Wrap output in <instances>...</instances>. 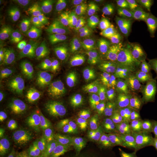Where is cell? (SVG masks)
<instances>
[{
    "label": "cell",
    "instance_id": "obj_1",
    "mask_svg": "<svg viewBox=\"0 0 157 157\" xmlns=\"http://www.w3.org/2000/svg\"><path fill=\"white\" fill-rule=\"evenodd\" d=\"M73 143L77 147L86 148L95 144L99 135L94 124L86 120L76 124L71 135Z\"/></svg>",
    "mask_w": 157,
    "mask_h": 157
},
{
    "label": "cell",
    "instance_id": "obj_2",
    "mask_svg": "<svg viewBox=\"0 0 157 157\" xmlns=\"http://www.w3.org/2000/svg\"><path fill=\"white\" fill-rule=\"evenodd\" d=\"M11 128L12 133L20 140L33 143L37 131V121L30 113H24L13 121Z\"/></svg>",
    "mask_w": 157,
    "mask_h": 157
},
{
    "label": "cell",
    "instance_id": "obj_3",
    "mask_svg": "<svg viewBox=\"0 0 157 157\" xmlns=\"http://www.w3.org/2000/svg\"><path fill=\"white\" fill-rule=\"evenodd\" d=\"M60 67L56 62L45 60L39 70L29 79L27 84V90L36 86H42L48 88L53 86V76Z\"/></svg>",
    "mask_w": 157,
    "mask_h": 157
},
{
    "label": "cell",
    "instance_id": "obj_4",
    "mask_svg": "<svg viewBox=\"0 0 157 157\" xmlns=\"http://www.w3.org/2000/svg\"><path fill=\"white\" fill-rule=\"evenodd\" d=\"M74 51L85 50L97 52L104 50L103 43L93 36L88 30H83L68 45Z\"/></svg>",
    "mask_w": 157,
    "mask_h": 157
},
{
    "label": "cell",
    "instance_id": "obj_5",
    "mask_svg": "<svg viewBox=\"0 0 157 157\" xmlns=\"http://www.w3.org/2000/svg\"><path fill=\"white\" fill-rule=\"evenodd\" d=\"M79 116V113L70 107L60 106L56 110L55 126L60 132H67L75 126Z\"/></svg>",
    "mask_w": 157,
    "mask_h": 157
},
{
    "label": "cell",
    "instance_id": "obj_6",
    "mask_svg": "<svg viewBox=\"0 0 157 157\" xmlns=\"http://www.w3.org/2000/svg\"><path fill=\"white\" fill-rule=\"evenodd\" d=\"M29 101L34 112L39 118L47 119L49 117L51 105L49 98L45 93L34 91L29 96Z\"/></svg>",
    "mask_w": 157,
    "mask_h": 157
},
{
    "label": "cell",
    "instance_id": "obj_7",
    "mask_svg": "<svg viewBox=\"0 0 157 157\" xmlns=\"http://www.w3.org/2000/svg\"><path fill=\"white\" fill-rule=\"evenodd\" d=\"M74 79V74L69 62L66 60L59 67L54 75L53 86L56 89L60 90L71 84Z\"/></svg>",
    "mask_w": 157,
    "mask_h": 157
},
{
    "label": "cell",
    "instance_id": "obj_8",
    "mask_svg": "<svg viewBox=\"0 0 157 157\" xmlns=\"http://www.w3.org/2000/svg\"><path fill=\"white\" fill-rule=\"evenodd\" d=\"M7 84L4 95L8 98H15L22 92L23 78L19 72L16 71L7 73Z\"/></svg>",
    "mask_w": 157,
    "mask_h": 157
},
{
    "label": "cell",
    "instance_id": "obj_9",
    "mask_svg": "<svg viewBox=\"0 0 157 157\" xmlns=\"http://www.w3.org/2000/svg\"><path fill=\"white\" fill-rule=\"evenodd\" d=\"M63 142L61 137L51 131H47L40 137L39 148L44 154L50 155L57 150Z\"/></svg>",
    "mask_w": 157,
    "mask_h": 157
},
{
    "label": "cell",
    "instance_id": "obj_10",
    "mask_svg": "<svg viewBox=\"0 0 157 157\" xmlns=\"http://www.w3.org/2000/svg\"><path fill=\"white\" fill-rule=\"evenodd\" d=\"M102 72L97 68L82 71L80 73L82 79L90 90L97 91L101 87L102 83Z\"/></svg>",
    "mask_w": 157,
    "mask_h": 157
},
{
    "label": "cell",
    "instance_id": "obj_11",
    "mask_svg": "<svg viewBox=\"0 0 157 157\" xmlns=\"http://www.w3.org/2000/svg\"><path fill=\"white\" fill-rule=\"evenodd\" d=\"M11 20L17 32L21 33L27 31L30 26V16L25 10L21 9L15 11L12 14Z\"/></svg>",
    "mask_w": 157,
    "mask_h": 157
},
{
    "label": "cell",
    "instance_id": "obj_12",
    "mask_svg": "<svg viewBox=\"0 0 157 157\" xmlns=\"http://www.w3.org/2000/svg\"><path fill=\"white\" fill-rule=\"evenodd\" d=\"M101 56L97 52L81 50L74 51L73 55V61L78 67L98 61Z\"/></svg>",
    "mask_w": 157,
    "mask_h": 157
},
{
    "label": "cell",
    "instance_id": "obj_13",
    "mask_svg": "<svg viewBox=\"0 0 157 157\" xmlns=\"http://www.w3.org/2000/svg\"><path fill=\"white\" fill-rule=\"evenodd\" d=\"M20 45L19 42L13 38H8L4 39L0 46L1 60H8L13 57Z\"/></svg>",
    "mask_w": 157,
    "mask_h": 157
},
{
    "label": "cell",
    "instance_id": "obj_14",
    "mask_svg": "<svg viewBox=\"0 0 157 157\" xmlns=\"http://www.w3.org/2000/svg\"><path fill=\"white\" fill-rule=\"evenodd\" d=\"M128 91L127 85L122 82H113L105 88V96L107 100H112L123 98Z\"/></svg>",
    "mask_w": 157,
    "mask_h": 157
},
{
    "label": "cell",
    "instance_id": "obj_15",
    "mask_svg": "<svg viewBox=\"0 0 157 157\" xmlns=\"http://www.w3.org/2000/svg\"><path fill=\"white\" fill-rule=\"evenodd\" d=\"M82 2L78 0H68L62 3L60 10L64 19L68 21L75 19L78 16Z\"/></svg>",
    "mask_w": 157,
    "mask_h": 157
},
{
    "label": "cell",
    "instance_id": "obj_16",
    "mask_svg": "<svg viewBox=\"0 0 157 157\" xmlns=\"http://www.w3.org/2000/svg\"><path fill=\"white\" fill-rule=\"evenodd\" d=\"M63 48V46L59 42L50 38L46 40L39 52L43 56L47 58L53 59L61 54Z\"/></svg>",
    "mask_w": 157,
    "mask_h": 157
},
{
    "label": "cell",
    "instance_id": "obj_17",
    "mask_svg": "<svg viewBox=\"0 0 157 157\" xmlns=\"http://www.w3.org/2000/svg\"><path fill=\"white\" fill-rule=\"evenodd\" d=\"M39 19L52 25H57L64 20L60 9L56 5L50 6L43 11Z\"/></svg>",
    "mask_w": 157,
    "mask_h": 157
},
{
    "label": "cell",
    "instance_id": "obj_18",
    "mask_svg": "<svg viewBox=\"0 0 157 157\" xmlns=\"http://www.w3.org/2000/svg\"><path fill=\"white\" fill-rule=\"evenodd\" d=\"M150 130L147 124L143 123L126 129L124 134L129 139L143 140L147 138Z\"/></svg>",
    "mask_w": 157,
    "mask_h": 157
},
{
    "label": "cell",
    "instance_id": "obj_19",
    "mask_svg": "<svg viewBox=\"0 0 157 157\" xmlns=\"http://www.w3.org/2000/svg\"><path fill=\"white\" fill-rule=\"evenodd\" d=\"M35 56L33 48L28 43H25L19 46L14 58L15 61L19 64L27 65L32 61Z\"/></svg>",
    "mask_w": 157,
    "mask_h": 157
},
{
    "label": "cell",
    "instance_id": "obj_20",
    "mask_svg": "<svg viewBox=\"0 0 157 157\" xmlns=\"http://www.w3.org/2000/svg\"><path fill=\"white\" fill-rule=\"evenodd\" d=\"M47 35L46 29L42 27L36 28L29 37L30 46L34 50L39 52L45 43Z\"/></svg>",
    "mask_w": 157,
    "mask_h": 157
},
{
    "label": "cell",
    "instance_id": "obj_21",
    "mask_svg": "<svg viewBox=\"0 0 157 157\" xmlns=\"http://www.w3.org/2000/svg\"><path fill=\"white\" fill-rule=\"evenodd\" d=\"M122 67L125 73L132 76L143 73V62L138 58L127 59L122 63Z\"/></svg>",
    "mask_w": 157,
    "mask_h": 157
},
{
    "label": "cell",
    "instance_id": "obj_22",
    "mask_svg": "<svg viewBox=\"0 0 157 157\" xmlns=\"http://www.w3.org/2000/svg\"><path fill=\"white\" fill-rule=\"evenodd\" d=\"M116 117L115 111L112 107H107L102 110L99 117L101 128L106 132L111 130L115 123Z\"/></svg>",
    "mask_w": 157,
    "mask_h": 157
},
{
    "label": "cell",
    "instance_id": "obj_23",
    "mask_svg": "<svg viewBox=\"0 0 157 157\" xmlns=\"http://www.w3.org/2000/svg\"><path fill=\"white\" fill-rule=\"evenodd\" d=\"M124 113L128 120L132 122L142 118L144 116V111L141 105L135 102H129L126 104Z\"/></svg>",
    "mask_w": 157,
    "mask_h": 157
},
{
    "label": "cell",
    "instance_id": "obj_24",
    "mask_svg": "<svg viewBox=\"0 0 157 157\" xmlns=\"http://www.w3.org/2000/svg\"><path fill=\"white\" fill-rule=\"evenodd\" d=\"M122 69V63L115 56L109 57L105 63V75L108 79L117 76Z\"/></svg>",
    "mask_w": 157,
    "mask_h": 157
},
{
    "label": "cell",
    "instance_id": "obj_25",
    "mask_svg": "<svg viewBox=\"0 0 157 157\" xmlns=\"http://www.w3.org/2000/svg\"><path fill=\"white\" fill-rule=\"evenodd\" d=\"M149 33L147 24L144 22H140L135 25L131 29V38L133 41L141 43L148 37Z\"/></svg>",
    "mask_w": 157,
    "mask_h": 157
},
{
    "label": "cell",
    "instance_id": "obj_26",
    "mask_svg": "<svg viewBox=\"0 0 157 157\" xmlns=\"http://www.w3.org/2000/svg\"><path fill=\"white\" fill-rule=\"evenodd\" d=\"M149 15V11L147 8L140 3H137L132 8L130 17L133 24L136 25L141 22V21Z\"/></svg>",
    "mask_w": 157,
    "mask_h": 157
},
{
    "label": "cell",
    "instance_id": "obj_27",
    "mask_svg": "<svg viewBox=\"0 0 157 157\" xmlns=\"http://www.w3.org/2000/svg\"><path fill=\"white\" fill-rule=\"evenodd\" d=\"M77 96V91L73 87H70L59 96L57 98L56 101L64 105L76 106Z\"/></svg>",
    "mask_w": 157,
    "mask_h": 157
},
{
    "label": "cell",
    "instance_id": "obj_28",
    "mask_svg": "<svg viewBox=\"0 0 157 157\" xmlns=\"http://www.w3.org/2000/svg\"><path fill=\"white\" fill-rule=\"evenodd\" d=\"M104 152L106 157H123L125 148L121 141L116 140L108 144Z\"/></svg>",
    "mask_w": 157,
    "mask_h": 157
},
{
    "label": "cell",
    "instance_id": "obj_29",
    "mask_svg": "<svg viewBox=\"0 0 157 157\" xmlns=\"http://www.w3.org/2000/svg\"><path fill=\"white\" fill-rule=\"evenodd\" d=\"M132 7L128 5H125L114 9L112 12V17L117 24H121L126 22L130 17Z\"/></svg>",
    "mask_w": 157,
    "mask_h": 157
},
{
    "label": "cell",
    "instance_id": "obj_30",
    "mask_svg": "<svg viewBox=\"0 0 157 157\" xmlns=\"http://www.w3.org/2000/svg\"><path fill=\"white\" fill-rule=\"evenodd\" d=\"M117 23L111 17H108L104 20V41L107 42H113L115 37L117 30Z\"/></svg>",
    "mask_w": 157,
    "mask_h": 157
},
{
    "label": "cell",
    "instance_id": "obj_31",
    "mask_svg": "<svg viewBox=\"0 0 157 157\" xmlns=\"http://www.w3.org/2000/svg\"><path fill=\"white\" fill-rule=\"evenodd\" d=\"M21 105L19 103L14 102H8L1 105L0 109L1 120L14 115L21 109Z\"/></svg>",
    "mask_w": 157,
    "mask_h": 157
},
{
    "label": "cell",
    "instance_id": "obj_32",
    "mask_svg": "<svg viewBox=\"0 0 157 157\" xmlns=\"http://www.w3.org/2000/svg\"><path fill=\"white\" fill-rule=\"evenodd\" d=\"M104 20L101 18L93 19L90 22L87 29L93 36L98 40L104 39Z\"/></svg>",
    "mask_w": 157,
    "mask_h": 157
},
{
    "label": "cell",
    "instance_id": "obj_33",
    "mask_svg": "<svg viewBox=\"0 0 157 157\" xmlns=\"http://www.w3.org/2000/svg\"><path fill=\"white\" fill-rule=\"evenodd\" d=\"M101 2L98 0H88L84 5L83 14L85 17H92L100 10Z\"/></svg>",
    "mask_w": 157,
    "mask_h": 157
},
{
    "label": "cell",
    "instance_id": "obj_34",
    "mask_svg": "<svg viewBox=\"0 0 157 157\" xmlns=\"http://www.w3.org/2000/svg\"><path fill=\"white\" fill-rule=\"evenodd\" d=\"M150 148L148 144L142 141L137 142L134 148L135 157H147L151 154Z\"/></svg>",
    "mask_w": 157,
    "mask_h": 157
},
{
    "label": "cell",
    "instance_id": "obj_35",
    "mask_svg": "<svg viewBox=\"0 0 157 157\" xmlns=\"http://www.w3.org/2000/svg\"><path fill=\"white\" fill-rule=\"evenodd\" d=\"M46 29L47 35L56 42H64L67 40V38L59 30L57 25L48 24Z\"/></svg>",
    "mask_w": 157,
    "mask_h": 157
},
{
    "label": "cell",
    "instance_id": "obj_36",
    "mask_svg": "<svg viewBox=\"0 0 157 157\" xmlns=\"http://www.w3.org/2000/svg\"><path fill=\"white\" fill-rule=\"evenodd\" d=\"M146 65L147 70L151 80L157 84V59L155 57L149 59Z\"/></svg>",
    "mask_w": 157,
    "mask_h": 157
},
{
    "label": "cell",
    "instance_id": "obj_37",
    "mask_svg": "<svg viewBox=\"0 0 157 157\" xmlns=\"http://www.w3.org/2000/svg\"><path fill=\"white\" fill-rule=\"evenodd\" d=\"M129 81L132 84L137 86L138 87L143 89L148 92L149 86L147 79L143 74H139L135 76H132L128 78Z\"/></svg>",
    "mask_w": 157,
    "mask_h": 157
},
{
    "label": "cell",
    "instance_id": "obj_38",
    "mask_svg": "<svg viewBox=\"0 0 157 157\" xmlns=\"http://www.w3.org/2000/svg\"><path fill=\"white\" fill-rule=\"evenodd\" d=\"M89 99V94L86 90L82 89L79 90L77 91L76 106L80 109H83L88 104Z\"/></svg>",
    "mask_w": 157,
    "mask_h": 157
},
{
    "label": "cell",
    "instance_id": "obj_39",
    "mask_svg": "<svg viewBox=\"0 0 157 157\" xmlns=\"http://www.w3.org/2000/svg\"><path fill=\"white\" fill-rule=\"evenodd\" d=\"M20 2L34 11L42 9L46 3V1L43 0H23Z\"/></svg>",
    "mask_w": 157,
    "mask_h": 157
},
{
    "label": "cell",
    "instance_id": "obj_40",
    "mask_svg": "<svg viewBox=\"0 0 157 157\" xmlns=\"http://www.w3.org/2000/svg\"><path fill=\"white\" fill-rule=\"evenodd\" d=\"M147 144L152 152L157 151V130L156 129H150L147 138Z\"/></svg>",
    "mask_w": 157,
    "mask_h": 157
},
{
    "label": "cell",
    "instance_id": "obj_41",
    "mask_svg": "<svg viewBox=\"0 0 157 157\" xmlns=\"http://www.w3.org/2000/svg\"><path fill=\"white\" fill-rule=\"evenodd\" d=\"M13 157H39V156L30 149L27 147H19L13 155Z\"/></svg>",
    "mask_w": 157,
    "mask_h": 157
},
{
    "label": "cell",
    "instance_id": "obj_42",
    "mask_svg": "<svg viewBox=\"0 0 157 157\" xmlns=\"http://www.w3.org/2000/svg\"><path fill=\"white\" fill-rule=\"evenodd\" d=\"M57 25L62 35L66 38L72 37L74 35L73 29L68 25L65 20L60 22Z\"/></svg>",
    "mask_w": 157,
    "mask_h": 157
},
{
    "label": "cell",
    "instance_id": "obj_43",
    "mask_svg": "<svg viewBox=\"0 0 157 157\" xmlns=\"http://www.w3.org/2000/svg\"><path fill=\"white\" fill-rule=\"evenodd\" d=\"M41 65L39 62L37 60L33 61L27 65L25 68V71L30 75H34L39 70Z\"/></svg>",
    "mask_w": 157,
    "mask_h": 157
},
{
    "label": "cell",
    "instance_id": "obj_44",
    "mask_svg": "<svg viewBox=\"0 0 157 157\" xmlns=\"http://www.w3.org/2000/svg\"><path fill=\"white\" fill-rule=\"evenodd\" d=\"M128 32L127 28L124 26H121L118 28L117 30L116 33L115 37H114L112 42L113 46H115V47L117 46V42L119 39L123 35Z\"/></svg>",
    "mask_w": 157,
    "mask_h": 157
},
{
    "label": "cell",
    "instance_id": "obj_45",
    "mask_svg": "<svg viewBox=\"0 0 157 157\" xmlns=\"http://www.w3.org/2000/svg\"><path fill=\"white\" fill-rule=\"evenodd\" d=\"M138 47L136 45H132L125 49L120 50L119 53L121 55L123 56H128L136 53L138 51Z\"/></svg>",
    "mask_w": 157,
    "mask_h": 157
},
{
    "label": "cell",
    "instance_id": "obj_46",
    "mask_svg": "<svg viewBox=\"0 0 157 157\" xmlns=\"http://www.w3.org/2000/svg\"><path fill=\"white\" fill-rule=\"evenodd\" d=\"M149 42L153 46L157 45V27L153 28L149 33Z\"/></svg>",
    "mask_w": 157,
    "mask_h": 157
},
{
    "label": "cell",
    "instance_id": "obj_47",
    "mask_svg": "<svg viewBox=\"0 0 157 157\" xmlns=\"http://www.w3.org/2000/svg\"><path fill=\"white\" fill-rule=\"evenodd\" d=\"M147 92L137 86L133 84L132 90V94L133 96L137 98H141L146 94Z\"/></svg>",
    "mask_w": 157,
    "mask_h": 157
},
{
    "label": "cell",
    "instance_id": "obj_48",
    "mask_svg": "<svg viewBox=\"0 0 157 157\" xmlns=\"http://www.w3.org/2000/svg\"><path fill=\"white\" fill-rule=\"evenodd\" d=\"M128 1L125 0H109L108 2V6L114 9L127 5Z\"/></svg>",
    "mask_w": 157,
    "mask_h": 157
},
{
    "label": "cell",
    "instance_id": "obj_49",
    "mask_svg": "<svg viewBox=\"0 0 157 157\" xmlns=\"http://www.w3.org/2000/svg\"><path fill=\"white\" fill-rule=\"evenodd\" d=\"M67 157H95L90 153L84 151H74L68 155Z\"/></svg>",
    "mask_w": 157,
    "mask_h": 157
},
{
    "label": "cell",
    "instance_id": "obj_50",
    "mask_svg": "<svg viewBox=\"0 0 157 157\" xmlns=\"http://www.w3.org/2000/svg\"><path fill=\"white\" fill-rule=\"evenodd\" d=\"M134 45H135V44L132 39L128 38V39H127L125 40L123 42H121L117 45V46L120 50H121V49H125V48H128V47Z\"/></svg>",
    "mask_w": 157,
    "mask_h": 157
},
{
    "label": "cell",
    "instance_id": "obj_51",
    "mask_svg": "<svg viewBox=\"0 0 157 157\" xmlns=\"http://www.w3.org/2000/svg\"><path fill=\"white\" fill-rule=\"evenodd\" d=\"M147 101L152 106L157 108V92L150 96L147 99Z\"/></svg>",
    "mask_w": 157,
    "mask_h": 157
},
{
    "label": "cell",
    "instance_id": "obj_52",
    "mask_svg": "<svg viewBox=\"0 0 157 157\" xmlns=\"http://www.w3.org/2000/svg\"><path fill=\"white\" fill-rule=\"evenodd\" d=\"M151 118L153 124L157 130V108H155L152 110Z\"/></svg>",
    "mask_w": 157,
    "mask_h": 157
},
{
    "label": "cell",
    "instance_id": "obj_53",
    "mask_svg": "<svg viewBox=\"0 0 157 157\" xmlns=\"http://www.w3.org/2000/svg\"><path fill=\"white\" fill-rule=\"evenodd\" d=\"M7 80V73L4 71H1L0 74V85L6 86Z\"/></svg>",
    "mask_w": 157,
    "mask_h": 157
},
{
    "label": "cell",
    "instance_id": "obj_54",
    "mask_svg": "<svg viewBox=\"0 0 157 157\" xmlns=\"http://www.w3.org/2000/svg\"><path fill=\"white\" fill-rule=\"evenodd\" d=\"M6 141L3 137L0 138V152L2 153L6 147Z\"/></svg>",
    "mask_w": 157,
    "mask_h": 157
},
{
    "label": "cell",
    "instance_id": "obj_55",
    "mask_svg": "<svg viewBox=\"0 0 157 157\" xmlns=\"http://www.w3.org/2000/svg\"><path fill=\"white\" fill-rule=\"evenodd\" d=\"M150 51L151 53L157 56V45L153 46V47L151 48Z\"/></svg>",
    "mask_w": 157,
    "mask_h": 157
},
{
    "label": "cell",
    "instance_id": "obj_56",
    "mask_svg": "<svg viewBox=\"0 0 157 157\" xmlns=\"http://www.w3.org/2000/svg\"><path fill=\"white\" fill-rule=\"evenodd\" d=\"M153 18L155 21L157 22V9L155 11L153 14Z\"/></svg>",
    "mask_w": 157,
    "mask_h": 157
},
{
    "label": "cell",
    "instance_id": "obj_57",
    "mask_svg": "<svg viewBox=\"0 0 157 157\" xmlns=\"http://www.w3.org/2000/svg\"><path fill=\"white\" fill-rule=\"evenodd\" d=\"M147 157H157V153L156 152L151 153Z\"/></svg>",
    "mask_w": 157,
    "mask_h": 157
},
{
    "label": "cell",
    "instance_id": "obj_58",
    "mask_svg": "<svg viewBox=\"0 0 157 157\" xmlns=\"http://www.w3.org/2000/svg\"><path fill=\"white\" fill-rule=\"evenodd\" d=\"M143 2L147 3V4H151V3H153L155 2L154 1H152V0H144L142 1Z\"/></svg>",
    "mask_w": 157,
    "mask_h": 157
}]
</instances>
